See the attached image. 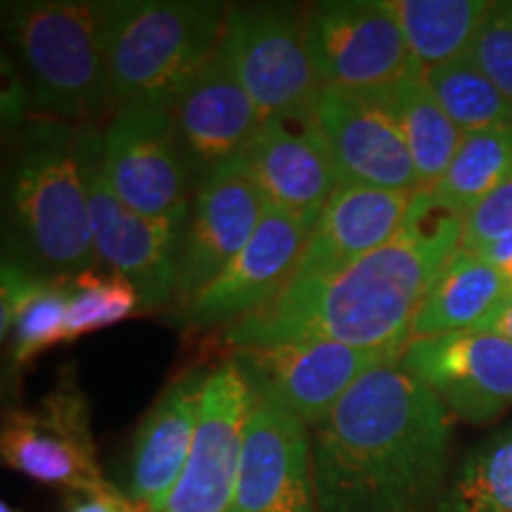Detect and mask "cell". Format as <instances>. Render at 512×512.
I'll return each instance as SVG.
<instances>
[{
  "label": "cell",
  "mask_w": 512,
  "mask_h": 512,
  "mask_svg": "<svg viewBox=\"0 0 512 512\" xmlns=\"http://www.w3.org/2000/svg\"><path fill=\"white\" fill-rule=\"evenodd\" d=\"M413 195L339 185L320 211L294 278H328L387 245L399 233Z\"/></svg>",
  "instance_id": "44dd1931"
},
{
  "label": "cell",
  "mask_w": 512,
  "mask_h": 512,
  "mask_svg": "<svg viewBox=\"0 0 512 512\" xmlns=\"http://www.w3.org/2000/svg\"><path fill=\"white\" fill-rule=\"evenodd\" d=\"M254 394L233 361L211 370L188 463L162 512H228Z\"/></svg>",
  "instance_id": "5bb4252c"
},
{
  "label": "cell",
  "mask_w": 512,
  "mask_h": 512,
  "mask_svg": "<svg viewBox=\"0 0 512 512\" xmlns=\"http://www.w3.org/2000/svg\"><path fill=\"white\" fill-rule=\"evenodd\" d=\"M221 53L264 119L316 105L323 91L306 38V15L290 8H230Z\"/></svg>",
  "instance_id": "52a82bcc"
},
{
  "label": "cell",
  "mask_w": 512,
  "mask_h": 512,
  "mask_svg": "<svg viewBox=\"0 0 512 512\" xmlns=\"http://www.w3.org/2000/svg\"><path fill=\"white\" fill-rule=\"evenodd\" d=\"M399 366L472 425H489L512 403V344L494 332L411 339Z\"/></svg>",
  "instance_id": "7c38bea8"
},
{
  "label": "cell",
  "mask_w": 512,
  "mask_h": 512,
  "mask_svg": "<svg viewBox=\"0 0 512 512\" xmlns=\"http://www.w3.org/2000/svg\"><path fill=\"white\" fill-rule=\"evenodd\" d=\"M245 169L268 209H283L316 223L339 188L330 145L320 131L316 105L266 117Z\"/></svg>",
  "instance_id": "e0dca14e"
},
{
  "label": "cell",
  "mask_w": 512,
  "mask_h": 512,
  "mask_svg": "<svg viewBox=\"0 0 512 512\" xmlns=\"http://www.w3.org/2000/svg\"><path fill=\"white\" fill-rule=\"evenodd\" d=\"M403 38L425 69L451 62L472 43L494 3L486 0H392Z\"/></svg>",
  "instance_id": "d4e9b609"
},
{
  "label": "cell",
  "mask_w": 512,
  "mask_h": 512,
  "mask_svg": "<svg viewBox=\"0 0 512 512\" xmlns=\"http://www.w3.org/2000/svg\"><path fill=\"white\" fill-rule=\"evenodd\" d=\"M477 330L494 332V335L508 339V342L512 344V290L508 292V297L498 304V309L491 313V316L486 318Z\"/></svg>",
  "instance_id": "d6a6232c"
},
{
  "label": "cell",
  "mask_w": 512,
  "mask_h": 512,
  "mask_svg": "<svg viewBox=\"0 0 512 512\" xmlns=\"http://www.w3.org/2000/svg\"><path fill=\"white\" fill-rule=\"evenodd\" d=\"M102 136L105 178L126 207L147 219L188 216L190 176L171 107L119 105Z\"/></svg>",
  "instance_id": "9c48e42d"
},
{
  "label": "cell",
  "mask_w": 512,
  "mask_h": 512,
  "mask_svg": "<svg viewBox=\"0 0 512 512\" xmlns=\"http://www.w3.org/2000/svg\"><path fill=\"white\" fill-rule=\"evenodd\" d=\"M510 169L512 124L491 126L484 131L465 133L451 166L430 190L441 202L465 216L508 176Z\"/></svg>",
  "instance_id": "4316f807"
},
{
  "label": "cell",
  "mask_w": 512,
  "mask_h": 512,
  "mask_svg": "<svg viewBox=\"0 0 512 512\" xmlns=\"http://www.w3.org/2000/svg\"><path fill=\"white\" fill-rule=\"evenodd\" d=\"M171 112L195 188L219 171L245 162L264 124V114L240 86L221 48L174 100Z\"/></svg>",
  "instance_id": "2e32d148"
},
{
  "label": "cell",
  "mask_w": 512,
  "mask_h": 512,
  "mask_svg": "<svg viewBox=\"0 0 512 512\" xmlns=\"http://www.w3.org/2000/svg\"><path fill=\"white\" fill-rule=\"evenodd\" d=\"M0 280V335L12 337V361L19 368L43 349L64 342L72 283L36 278L10 259H3Z\"/></svg>",
  "instance_id": "cb8c5ba5"
},
{
  "label": "cell",
  "mask_w": 512,
  "mask_h": 512,
  "mask_svg": "<svg viewBox=\"0 0 512 512\" xmlns=\"http://www.w3.org/2000/svg\"><path fill=\"white\" fill-rule=\"evenodd\" d=\"M266 209L268 204L245 164L223 169L197 185L178 254L174 294L178 316L245 249Z\"/></svg>",
  "instance_id": "4fadbf2b"
},
{
  "label": "cell",
  "mask_w": 512,
  "mask_h": 512,
  "mask_svg": "<svg viewBox=\"0 0 512 512\" xmlns=\"http://www.w3.org/2000/svg\"><path fill=\"white\" fill-rule=\"evenodd\" d=\"M306 38L323 88L382 91L415 64L387 0H335L306 12Z\"/></svg>",
  "instance_id": "ba28073f"
},
{
  "label": "cell",
  "mask_w": 512,
  "mask_h": 512,
  "mask_svg": "<svg viewBox=\"0 0 512 512\" xmlns=\"http://www.w3.org/2000/svg\"><path fill=\"white\" fill-rule=\"evenodd\" d=\"M479 254H482L486 261H491V264H494L498 271H501L512 283V235H508V238L503 240L491 242V245L479 249Z\"/></svg>",
  "instance_id": "836d02e7"
},
{
  "label": "cell",
  "mask_w": 512,
  "mask_h": 512,
  "mask_svg": "<svg viewBox=\"0 0 512 512\" xmlns=\"http://www.w3.org/2000/svg\"><path fill=\"white\" fill-rule=\"evenodd\" d=\"M316 223L283 209H266L245 249L181 313L195 328L238 323L271 304L290 285Z\"/></svg>",
  "instance_id": "ac0fdd59"
},
{
  "label": "cell",
  "mask_w": 512,
  "mask_h": 512,
  "mask_svg": "<svg viewBox=\"0 0 512 512\" xmlns=\"http://www.w3.org/2000/svg\"><path fill=\"white\" fill-rule=\"evenodd\" d=\"M0 512H19V510L12 508L10 503H3V505H0Z\"/></svg>",
  "instance_id": "e575fe53"
},
{
  "label": "cell",
  "mask_w": 512,
  "mask_h": 512,
  "mask_svg": "<svg viewBox=\"0 0 512 512\" xmlns=\"http://www.w3.org/2000/svg\"><path fill=\"white\" fill-rule=\"evenodd\" d=\"M76 162L83 178L95 252L112 273L136 287L143 309L174 302L185 219H147L126 207L105 178V136L76 126Z\"/></svg>",
  "instance_id": "8992f818"
},
{
  "label": "cell",
  "mask_w": 512,
  "mask_h": 512,
  "mask_svg": "<svg viewBox=\"0 0 512 512\" xmlns=\"http://www.w3.org/2000/svg\"><path fill=\"white\" fill-rule=\"evenodd\" d=\"M209 373L188 370L164 387L140 422L131 453L128 496L147 512H162L188 463Z\"/></svg>",
  "instance_id": "ffe728a7"
},
{
  "label": "cell",
  "mask_w": 512,
  "mask_h": 512,
  "mask_svg": "<svg viewBox=\"0 0 512 512\" xmlns=\"http://www.w3.org/2000/svg\"><path fill=\"white\" fill-rule=\"evenodd\" d=\"M510 290L512 283L491 261L460 247L415 313L411 339L477 330Z\"/></svg>",
  "instance_id": "7402d4cb"
},
{
  "label": "cell",
  "mask_w": 512,
  "mask_h": 512,
  "mask_svg": "<svg viewBox=\"0 0 512 512\" xmlns=\"http://www.w3.org/2000/svg\"><path fill=\"white\" fill-rule=\"evenodd\" d=\"M465 216L418 190L387 245L328 278H292L271 304L228 328L235 349L337 342L401 361L415 313L463 245Z\"/></svg>",
  "instance_id": "6da1fadb"
},
{
  "label": "cell",
  "mask_w": 512,
  "mask_h": 512,
  "mask_svg": "<svg viewBox=\"0 0 512 512\" xmlns=\"http://www.w3.org/2000/svg\"><path fill=\"white\" fill-rule=\"evenodd\" d=\"M425 76L439 105L463 136L491 126L512 124V102L486 76L472 53L425 69Z\"/></svg>",
  "instance_id": "83f0119b"
},
{
  "label": "cell",
  "mask_w": 512,
  "mask_h": 512,
  "mask_svg": "<svg viewBox=\"0 0 512 512\" xmlns=\"http://www.w3.org/2000/svg\"><path fill=\"white\" fill-rule=\"evenodd\" d=\"M316 117L335 159L339 185L418 192L420 181L382 91L323 88Z\"/></svg>",
  "instance_id": "9a60e30c"
},
{
  "label": "cell",
  "mask_w": 512,
  "mask_h": 512,
  "mask_svg": "<svg viewBox=\"0 0 512 512\" xmlns=\"http://www.w3.org/2000/svg\"><path fill=\"white\" fill-rule=\"evenodd\" d=\"M140 297L136 287L126 278L86 273L72 283L67 320H64V342L107 325L119 323L138 309Z\"/></svg>",
  "instance_id": "f1b7e54d"
},
{
  "label": "cell",
  "mask_w": 512,
  "mask_h": 512,
  "mask_svg": "<svg viewBox=\"0 0 512 512\" xmlns=\"http://www.w3.org/2000/svg\"><path fill=\"white\" fill-rule=\"evenodd\" d=\"M64 512H147L131 496H124L112 484H105L95 491H79L67 496Z\"/></svg>",
  "instance_id": "1f68e13d"
},
{
  "label": "cell",
  "mask_w": 512,
  "mask_h": 512,
  "mask_svg": "<svg viewBox=\"0 0 512 512\" xmlns=\"http://www.w3.org/2000/svg\"><path fill=\"white\" fill-rule=\"evenodd\" d=\"M0 456L10 470L69 494L102 489L88 403L72 375L36 411H8L0 432Z\"/></svg>",
  "instance_id": "8fae6325"
},
{
  "label": "cell",
  "mask_w": 512,
  "mask_h": 512,
  "mask_svg": "<svg viewBox=\"0 0 512 512\" xmlns=\"http://www.w3.org/2000/svg\"><path fill=\"white\" fill-rule=\"evenodd\" d=\"M228 10L207 0L110 3V64L119 105L171 107L219 53Z\"/></svg>",
  "instance_id": "5b68a950"
},
{
  "label": "cell",
  "mask_w": 512,
  "mask_h": 512,
  "mask_svg": "<svg viewBox=\"0 0 512 512\" xmlns=\"http://www.w3.org/2000/svg\"><path fill=\"white\" fill-rule=\"evenodd\" d=\"M3 27L27 95V112L38 119L86 126L117 105L110 64V3H5Z\"/></svg>",
  "instance_id": "277c9868"
},
{
  "label": "cell",
  "mask_w": 512,
  "mask_h": 512,
  "mask_svg": "<svg viewBox=\"0 0 512 512\" xmlns=\"http://www.w3.org/2000/svg\"><path fill=\"white\" fill-rule=\"evenodd\" d=\"M470 53L512 102V3H494Z\"/></svg>",
  "instance_id": "f546056e"
},
{
  "label": "cell",
  "mask_w": 512,
  "mask_h": 512,
  "mask_svg": "<svg viewBox=\"0 0 512 512\" xmlns=\"http://www.w3.org/2000/svg\"><path fill=\"white\" fill-rule=\"evenodd\" d=\"M432 512H512V427L467 453Z\"/></svg>",
  "instance_id": "484cf974"
},
{
  "label": "cell",
  "mask_w": 512,
  "mask_h": 512,
  "mask_svg": "<svg viewBox=\"0 0 512 512\" xmlns=\"http://www.w3.org/2000/svg\"><path fill=\"white\" fill-rule=\"evenodd\" d=\"M384 100L411 152L420 188H434L456 157L463 133L439 105L425 67L415 62L394 86L384 88Z\"/></svg>",
  "instance_id": "603a6c76"
},
{
  "label": "cell",
  "mask_w": 512,
  "mask_h": 512,
  "mask_svg": "<svg viewBox=\"0 0 512 512\" xmlns=\"http://www.w3.org/2000/svg\"><path fill=\"white\" fill-rule=\"evenodd\" d=\"M230 361L252 389L254 401L271 403L316 427L368 370L399 363L380 351L337 342H292L235 349Z\"/></svg>",
  "instance_id": "30bf717a"
},
{
  "label": "cell",
  "mask_w": 512,
  "mask_h": 512,
  "mask_svg": "<svg viewBox=\"0 0 512 512\" xmlns=\"http://www.w3.org/2000/svg\"><path fill=\"white\" fill-rule=\"evenodd\" d=\"M444 403L399 363L368 370L313 427L318 512H432L446 489Z\"/></svg>",
  "instance_id": "7a4b0ae2"
},
{
  "label": "cell",
  "mask_w": 512,
  "mask_h": 512,
  "mask_svg": "<svg viewBox=\"0 0 512 512\" xmlns=\"http://www.w3.org/2000/svg\"><path fill=\"white\" fill-rule=\"evenodd\" d=\"M313 501L309 425L283 408L254 401L228 512H313Z\"/></svg>",
  "instance_id": "d6986e66"
},
{
  "label": "cell",
  "mask_w": 512,
  "mask_h": 512,
  "mask_svg": "<svg viewBox=\"0 0 512 512\" xmlns=\"http://www.w3.org/2000/svg\"><path fill=\"white\" fill-rule=\"evenodd\" d=\"M5 259L53 283H74L100 264L91 233L76 128L36 119L12 140L5 164Z\"/></svg>",
  "instance_id": "3957f363"
},
{
  "label": "cell",
  "mask_w": 512,
  "mask_h": 512,
  "mask_svg": "<svg viewBox=\"0 0 512 512\" xmlns=\"http://www.w3.org/2000/svg\"><path fill=\"white\" fill-rule=\"evenodd\" d=\"M508 235H512V169L475 209L467 211L460 247L479 252Z\"/></svg>",
  "instance_id": "4dcf8cb0"
}]
</instances>
